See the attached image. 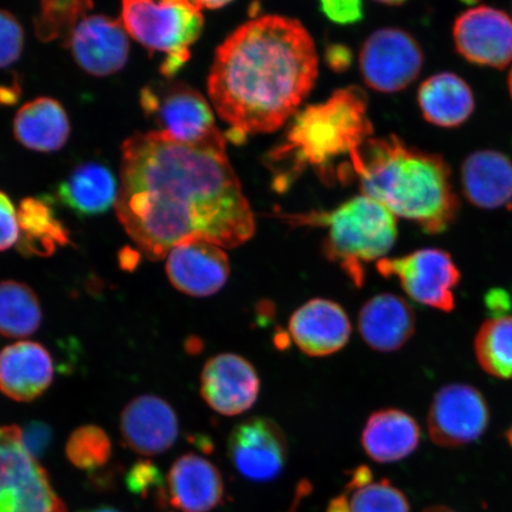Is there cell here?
Here are the masks:
<instances>
[{"label": "cell", "instance_id": "1", "mask_svg": "<svg viewBox=\"0 0 512 512\" xmlns=\"http://www.w3.org/2000/svg\"><path fill=\"white\" fill-rule=\"evenodd\" d=\"M115 210L128 236L153 261L192 240L239 247L255 232L226 137L200 145L177 143L158 131L126 139Z\"/></svg>", "mask_w": 512, "mask_h": 512}, {"label": "cell", "instance_id": "2", "mask_svg": "<svg viewBox=\"0 0 512 512\" xmlns=\"http://www.w3.org/2000/svg\"><path fill=\"white\" fill-rule=\"evenodd\" d=\"M318 64L315 42L297 19L268 15L236 29L217 48L208 78L228 137L238 143L284 126L315 86Z\"/></svg>", "mask_w": 512, "mask_h": 512}, {"label": "cell", "instance_id": "3", "mask_svg": "<svg viewBox=\"0 0 512 512\" xmlns=\"http://www.w3.org/2000/svg\"><path fill=\"white\" fill-rule=\"evenodd\" d=\"M354 172L363 195L427 234H443L457 220L459 196L450 165L438 153L415 149L396 136L371 137L358 152Z\"/></svg>", "mask_w": 512, "mask_h": 512}, {"label": "cell", "instance_id": "4", "mask_svg": "<svg viewBox=\"0 0 512 512\" xmlns=\"http://www.w3.org/2000/svg\"><path fill=\"white\" fill-rule=\"evenodd\" d=\"M292 119L284 143L268 158L285 170L274 178L275 187L285 189L309 166L325 182H344L355 176L358 152L373 136L368 99L361 88L339 89L322 104L306 107Z\"/></svg>", "mask_w": 512, "mask_h": 512}, {"label": "cell", "instance_id": "5", "mask_svg": "<svg viewBox=\"0 0 512 512\" xmlns=\"http://www.w3.org/2000/svg\"><path fill=\"white\" fill-rule=\"evenodd\" d=\"M292 226L328 230L324 253L361 287L366 265L384 259L398 238L396 217L366 195L356 196L336 209L280 216Z\"/></svg>", "mask_w": 512, "mask_h": 512}, {"label": "cell", "instance_id": "6", "mask_svg": "<svg viewBox=\"0 0 512 512\" xmlns=\"http://www.w3.org/2000/svg\"><path fill=\"white\" fill-rule=\"evenodd\" d=\"M123 23L134 40L150 51H163L160 68L166 78H174L190 59V47L201 36L203 14L195 2L185 0H126Z\"/></svg>", "mask_w": 512, "mask_h": 512}, {"label": "cell", "instance_id": "7", "mask_svg": "<svg viewBox=\"0 0 512 512\" xmlns=\"http://www.w3.org/2000/svg\"><path fill=\"white\" fill-rule=\"evenodd\" d=\"M140 105L158 132L177 143L200 145L224 138L216 127L213 107L183 82L151 83L142 89Z\"/></svg>", "mask_w": 512, "mask_h": 512}, {"label": "cell", "instance_id": "8", "mask_svg": "<svg viewBox=\"0 0 512 512\" xmlns=\"http://www.w3.org/2000/svg\"><path fill=\"white\" fill-rule=\"evenodd\" d=\"M0 512H67L17 426L0 427Z\"/></svg>", "mask_w": 512, "mask_h": 512}, {"label": "cell", "instance_id": "9", "mask_svg": "<svg viewBox=\"0 0 512 512\" xmlns=\"http://www.w3.org/2000/svg\"><path fill=\"white\" fill-rule=\"evenodd\" d=\"M376 270L382 277L398 278L403 291L416 303L443 312L456 307L454 290L462 274L444 249L425 248L402 258H384L376 262Z\"/></svg>", "mask_w": 512, "mask_h": 512}, {"label": "cell", "instance_id": "10", "mask_svg": "<svg viewBox=\"0 0 512 512\" xmlns=\"http://www.w3.org/2000/svg\"><path fill=\"white\" fill-rule=\"evenodd\" d=\"M424 66L420 44L405 30L384 28L364 42L360 69L364 82L381 93H396L418 78Z\"/></svg>", "mask_w": 512, "mask_h": 512}, {"label": "cell", "instance_id": "11", "mask_svg": "<svg viewBox=\"0 0 512 512\" xmlns=\"http://www.w3.org/2000/svg\"><path fill=\"white\" fill-rule=\"evenodd\" d=\"M490 416L489 403L476 387L447 384L434 395L427 416L428 434L440 447H464L482 438Z\"/></svg>", "mask_w": 512, "mask_h": 512}, {"label": "cell", "instance_id": "12", "mask_svg": "<svg viewBox=\"0 0 512 512\" xmlns=\"http://www.w3.org/2000/svg\"><path fill=\"white\" fill-rule=\"evenodd\" d=\"M452 36L457 53L471 64L504 69L512 62V19L494 6L463 11L454 21Z\"/></svg>", "mask_w": 512, "mask_h": 512}, {"label": "cell", "instance_id": "13", "mask_svg": "<svg viewBox=\"0 0 512 512\" xmlns=\"http://www.w3.org/2000/svg\"><path fill=\"white\" fill-rule=\"evenodd\" d=\"M228 456L241 476L256 483L271 482L286 464L285 433L277 422L265 416L243 420L229 435Z\"/></svg>", "mask_w": 512, "mask_h": 512}, {"label": "cell", "instance_id": "14", "mask_svg": "<svg viewBox=\"0 0 512 512\" xmlns=\"http://www.w3.org/2000/svg\"><path fill=\"white\" fill-rule=\"evenodd\" d=\"M67 46L78 66L98 78L118 73L130 55L123 21L104 15L82 18Z\"/></svg>", "mask_w": 512, "mask_h": 512}, {"label": "cell", "instance_id": "15", "mask_svg": "<svg viewBox=\"0 0 512 512\" xmlns=\"http://www.w3.org/2000/svg\"><path fill=\"white\" fill-rule=\"evenodd\" d=\"M201 395L221 415L248 411L260 392V380L252 363L240 355L220 354L206 363L201 374Z\"/></svg>", "mask_w": 512, "mask_h": 512}, {"label": "cell", "instance_id": "16", "mask_svg": "<svg viewBox=\"0 0 512 512\" xmlns=\"http://www.w3.org/2000/svg\"><path fill=\"white\" fill-rule=\"evenodd\" d=\"M166 274L172 286L191 297H209L226 285L230 274L228 255L215 243L192 240L181 243L166 256Z\"/></svg>", "mask_w": 512, "mask_h": 512}, {"label": "cell", "instance_id": "17", "mask_svg": "<svg viewBox=\"0 0 512 512\" xmlns=\"http://www.w3.org/2000/svg\"><path fill=\"white\" fill-rule=\"evenodd\" d=\"M120 432L132 451L142 456H157L170 450L178 439L177 414L158 396H139L121 414Z\"/></svg>", "mask_w": 512, "mask_h": 512}, {"label": "cell", "instance_id": "18", "mask_svg": "<svg viewBox=\"0 0 512 512\" xmlns=\"http://www.w3.org/2000/svg\"><path fill=\"white\" fill-rule=\"evenodd\" d=\"M290 334L297 347L312 357L336 354L348 344L351 324L347 312L328 299H312L293 313Z\"/></svg>", "mask_w": 512, "mask_h": 512}, {"label": "cell", "instance_id": "19", "mask_svg": "<svg viewBox=\"0 0 512 512\" xmlns=\"http://www.w3.org/2000/svg\"><path fill=\"white\" fill-rule=\"evenodd\" d=\"M223 495L219 469L208 459L188 453L172 465L162 501L182 512H209L222 502Z\"/></svg>", "mask_w": 512, "mask_h": 512}, {"label": "cell", "instance_id": "20", "mask_svg": "<svg viewBox=\"0 0 512 512\" xmlns=\"http://www.w3.org/2000/svg\"><path fill=\"white\" fill-rule=\"evenodd\" d=\"M50 352L36 342H17L0 351V392L30 402L46 392L54 380Z\"/></svg>", "mask_w": 512, "mask_h": 512}, {"label": "cell", "instance_id": "21", "mask_svg": "<svg viewBox=\"0 0 512 512\" xmlns=\"http://www.w3.org/2000/svg\"><path fill=\"white\" fill-rule=\"evenodd\" d=\"M463 194L472 206L496 210L512 202V162L496 150L467 156L460 169Z\"/></svg>", "mask_w": 512, "mask_h": 512}, {"label": "cell", "instance_id": "22", "mask_svg": "<svg viewBox=\"0 0 512 512\" xmlns=\"http://www.w3.org/2000/svg\"><path fill=\"white\" fill-rule=\"evenodd\" d=\"M412 306L393 293H383L368 300L358 316V329L371 349L381 352L399 350L415 332Z\"/></svg>", "mask_w": 512, "mask_h": 512}, {"label": "cell", "instance_id": "23", "mask_svg": "<svg viewBox=\"0 0 512 512\" xmlns=\"http://www.w3.org/2000/svg\"><path fill=\"white\" fill-rule=\"evenodd\" d=\"M418 104L428 123L443 128L463 126L476 110L475 94L469 83L450 72L432 75L422 82Z\"/></svg>", "mask_w": 512, "mask_h": 512}, {"label": "cell", "instance_id": "24", "mask_svg": "<svg viewBox=\"0 0 512 512\" xmlns=\"http://www.w3.org/2000/svg\"><path fill=\"white\" fill-rule=\"evenodd\" d=\"M421 431L413 416L400 409H381L369 416L362 432V446L377 463L400 462L418 448Z\"/></svg>", "mask_w": 512, "mask_h": 512}, {"label": "cell", "instance_id": "25", "mask_svg": "<svg viewBox=\"0 0 512 512\" xmlns=\"http://www.w3.org/2000/svg\"><path fill=\"white\" fill-rule=\"evenodd\" d=\"M119 195V184L106 165L89 162L81 164L57 188V198L80 217L106 213Z\"/></svg>", "mask_w": 512, "mask_h": 512}, {"label": "cell", "instance_id": "26", "mask_svg": "<svg viewBox=\"0 0 512 512\" xmlns=\"http://www.w3.org/2000/svg\"><path fill=\"white\" fill-rule=\"evenodd\" d=\"M14 134L18 143L36 152H55L68 142L70 124L67 112L59 101L37 98L16 114Z\"/></svg>", "mask_w": 512, "mask_h": 512}, {"label": "cell", "instance_id": "27", "mask_svg": "<svg viewBox=\"0 0 512 512\" xmlns=\"http://www.w3.org/2000/svg\"><path fill=\"white\" fill-rule=\"evenodd\" d=\"M18 221L21 239L17 246L24 255L50 256L57 247L70 243L68 229L57 219L48 198H24L19 204Z\"/></svg>", "mask_w": 512, "mask_h": 512}, {"label": "cell", "instance_id": "28", "mask_svg": "<svg viewBox=\"0 0 512 512\" xmlns=\"http://www.w3.org/2000/svg\"><path fill=\"white\" fill-rule=\"evenodd\" d=\"M42 318L40 300L30 286L14 280L0 283V335L31 336L40 329Z\"/></svg>", "mask_w": 512, "mask_h": 512}, {"label": "cell", "instance_id": "29", "mask_svg": "<svg viewBox=\"0 0 512 512\" xmlns=\"http://www.w3.org/2000/svg\"><path fill=\"white\" fill-rule=\"evenodd\" d=\"M475 355L486 374L512 380V316L492 317L480 326Z\"/></svg>", "mask_w": 512, "mask_h": 512}, {"label": "cell", "instance_id": "30", "mask_svg": "<svg viewBox=\"0 0 512 512\" xmlns=\"http://www.w3.org/2000/svg\"><path fill=\"white\" fill-rule=\"evenodd\" d=\"M348 491L351 512H411L405 494L388 479L374 482L368 466L351 473Z\"/></svg>", "mask_w": 512, "mask_h": 512}, {"label": "cell", "instance_id": "31", "mask_svg": "<svg viewBox=\"0 0 512 512\" xmlns=\"http://www.w3.org/2000/svg\"><path fill=\"white\" fill-rule=\"evenodd\" d=\"M94 8L92 2H43L40 14L34 21L35 34L42 42H53L63 38L68 42L80 18Z\"/></svg>", "mask_w": 512, "mask_h": 512}, {"label": "cell", "instance_id": "32", "mask_svg": "<svg viewBox=\"0 0 512 512\" xmlns=\"http://www.w3.org/2000/svg\"><path fill=\"white\" fill-rule=\"evenodd\" d=\"M66 453L69 462L80 470L94 471L105 466L112 456V443L102 428L87 425L70 435Z\"/></svg>", "mask_w": 512, "mask_h": 512}, {"label": "cell", "instance_id": "33", "mask_svg": "<svg viewBox=\"0 0 512 512\" xmlns=\"http://www.w3.org/2000/svg\"><path fill=\"white\" fill-rule=\"evenodd\" d=\"M24 31L17 18L0 10V69L10 67L22 55Z\"/></svg>", "mask_w": 512, "mask_h": 512}, {"label": "cell", "instance_id": "34", "mask_svg": "<svg viewBox=\"0 0 512 512\" xmlns=\"http://www.w3.org/2000/svg\"><path fill=\"white\" fill-rule=\"evenodd\" d=\"M127 486L133 494L145 495L157 490L160 498L163 497L164 480L162 473L151 462H138L132 466L126 478Z\"/></svg>", "mask_w": 512, "mask_h": 512}, {"label": "cell", "instance_id": "35", "mask_svg": "<svg viewBox=\"0 0 512 512\" xmlns=\"http://www.w3.org/2000/svg\"><path fill=\"white\" fill-rule=\"evenodd\" d=\"M21 239L19 229L18 210H16L11 198L0 191V252L18 245Z\"/></svg>", "mask_w": 512, "mask_h": 512}, {"label": "cell", "instance_id": "36", "mask_svg": "<svg viewBox=\"0 0 512 512\" xmlns=\"http://www.w3.org/2000/svg\"><path fill=\"white\" fill-rule=\"evenodd\" d=\"M320 11L329 21L339 25H350L362 21L364 16L363 4L357 0H342V2H322Z\"/></svg>", "mask_w": 512, "mask_h": 512}, {"label": "cell", "instance_id": "37", "mask_svg": "<svg viewBox=\"0 0 512 512\" xmlns=\"http://www.w3.org/2000/svg\"><path fill=\"white\" fill-rule=\"evenodd\" d=\"M22 430V440L32 457L37 459L47 452L53 439L51 428L41 421L30 422Z\"/></svg>", "mask_w": 512, "mask_h": 512}, {"label": "cell", "instance_id": "38", "mask_svg": "<svg viewBox=\"0 0 512 512\" xmlns=\"http://www.w3.org/2000/svg\"><path fill=\"white\" fill-rule=\"evenodd\" d=\"M326 61H328L332 69L337 70V72H342V70L350 66V50L342 46L331 47L328 53H326Z\"/></svg>", "mask_w": 512, "mask_h": 512}, {"label": "cell", "instance_id": "39", "mask_svg": "<svg viewBox=\"0 0 512 512\" xmlns=\"http://www.w3.org/2000/svg\"><path fill=\"white\" fill-rule=\"evenodd\" d=\"M486 304L490 310L496 313V317H503V313L510 309V299L507 293L502 290H492L486 298Z\"/></svg>", "mask_w": 512, "mask_h": 512}, {"label": "cell", "instance_id": "40", "mask_svg": "<svg viewBox=\"0 0 512 512\" xmlns=\"http://www.w3.org/2000/svg\"><path fill=\"white\" fill-rule=\"evenodd\" d=\"M326 512H351L347 494L332 499Z\"/></svg>", "mask_w": 512, "mask_h": 512}, {"label": "cell", "instance_id": "41", "mask_svg": "<svg viewBox=\"0 0 512 512\" xmlns=\"http://www.w3.org/2000/svg\"><path fill=\"white\" fill-rule=\"evenodd\" d=\"M311 492V485L309 482L300 483L298 485L297 491H296V497H294V502L292 504V508L290 512H297V509L299 507V503L302 502L303 497H305L307 494H310Z\"/></svg>", "mask_w": 512, "mask_h": 512}, {"label": "cell", "instance_id": "42", "mask_svg": "<svg viewBox=\"0 0 512 512\" xmlns=\"http://www.w3.org/2000/svg\"><path fill=\"white\" fill-rule=\"evenodd\" d=\"M18 99V91L10 88H0V104L11 105L14 104Z\"/></svg>", "mask_w": 512, "mask_h": 512}, {"label": "cell", "instance_id": "43", "mask_svg": "<svg viewBox=\"0 0 512 512\" xmlns=\"http://www.w3.org/2000/svg\"><path fill=\"white\" fill-rule=\"evenodd\" d=\"M195 4L198 6V9H200L201 11L203 10H219V9H222L224 8V6H228L230 3L229 2H216V0H210V2H208V0H206V2H195Z\"/></svg>", "mask_w": 512, "mask_h": 512}, {"label": "cell", "instance_id": "44", "mask_svg": "<svg viewBox=\"0 0 512 512\" xmlns=\"http://www.w3.org/2000/svg\"><path fill=\"white\" fill-rule=\"evenodd\" d=\"M425 512H454L451 509H448L446 507H432L430 509H427Z\"/></svg>", "mask_w": 512, "mask_h": 512}, {"label": "cell", "instance_id": "45", "mask_svg": "<svg viewBox=\"0 0 512 512\" xmlns=\"http://www.w3.org/2000/svg\"><path fill=\"white\" fill-rule=\"evenodd\" d=\"M505 440L508 441L509 446L512 448V426H510L504 434Z\"/></svg>", "mask_w": 512, "mask_h": 512}, {"label": "cell", "instance_id": "46", "mask_svg": "<svg viewBox=\"0 0 512 512\" xmlns=\"http://www.w3.org/2000/svg\"><path fill=\"white\" fill-rule=\"evenodd\" d=\"M81 512H119V511L104 507V508H98V509L81 511Z\"/></svg>", "mask_w": 512, "mask_h": 512}, {"label": "cell", "instance_id": "47", "mask_svg": "<svg viewBox=\"0 0 512 512\" xmlns=\"http://www.w3.org/2000/svg\"><path fill=\"white\" fill-rule=\"evenodd\" d=\"M508 89H509V93H510L511 100H512V67L510 69V73L508 76Z\"/></svg>", "mask_w": 512, "mask_h": 512}]
</instances>
